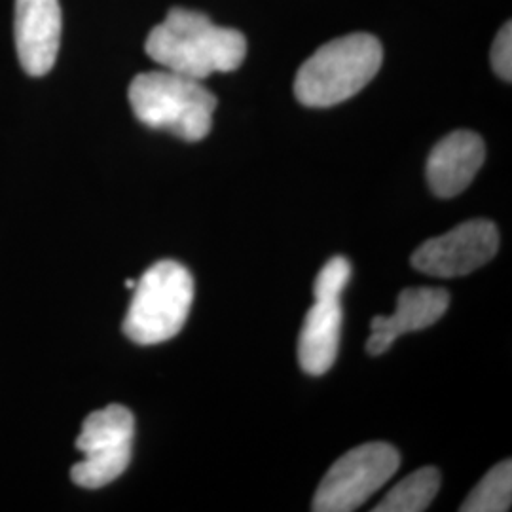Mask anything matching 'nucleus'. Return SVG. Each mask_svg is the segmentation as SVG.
Returning a JSON list of instances; mask_svg holds the SVG:
<instances>
[{
  "instance_id": "obj_12",
  "label": "nucleus",
  "mask_w": 512,
  "mask_h": 512,
  "mask_svg": "<svg viewBox=\"0 0 512 512\" xmlns=\"http://www.w3.org/2000/svg\"><path fill=\"white\" fill-rule=\"evenodd\" d=\"M440 471L435 467H421L406 476L389 494L385 495L374 512L427 511L440 490Z\"/></svg>"
},
{
  "instance_id": "obj_8",
  "label": "nucleus",
  "mask_w": 512,
  "mask_h": 512,
  "mask_svg": "<svg viewBox=\"0 0 512 512\" xmlns=\"http://www.w3.org/2000/svg\"><path fill=\"white\" fill-rule=\"evenodd\" d=\"M499 249V230L494 222L469 220L429 239L412 255V266L433 277H463L488 264Z\"/></svg>"
},
{
  "instance_id": "obj_14",
  "label": "nucleus",
  "mask_w": 512,
  "mask_h": 512,
  "mask_svg": "<svg viewBox=\"0 0 512 512\" xmlns=\"http://www.w3.org/2000/svg\"><path fill=\"white\" fill-rule=\"evenodd\" d=\"M492 65L495 73L503 80L511 82L512 78V33L511 23H507L499 35L495 37L494 48H492Z\"/></svg>"
},
{
  "instance_id": "obj_10",
  "label": "nucleus",
  "mask_w": 512,
  "mask_h": 512,
  "mask_svg": "<svg viewBox=\"0 0 512 512\" xmlns=\"http://www.w3.org/2000/svg\"><path fill=\"white\" fill-rule=\"evenodd\" d=\"M486 147L473 131H454L440 139L427 160V181L435 196L454 198L473 183L484 164Z\"/></svg>"
},
{
  "instance_id": "obj_1",
  "label": "nucleus",
  "mask_w": 512,
  "mask_h": 512,
  "mask_svg": "<svg viewBox=\"0 0 512 512\" xmlns=\"http://www.w3.org/2000/svg\"><path fill=\"white\" fill-rule=\"evenodd\" d=\"M145 48L165 71L205 80L236 71L247 55V40L238 29L215 25L202 12L173 8L150 31Z\"/></svg>"
},
{
  "instance_id": "obj_9",
  "label": "nucleus",
  "mask_w": 512,
  "mask_h": 512,
  "mask_svg": "<svg viewBox=\"0 0 512 512\" xmlns=\"http://www.w3.org/2000/svg\"><path fill=\"white\" fill-rule=\"evenodd\" d=\"M61 29L59 0H16V50L21 67L29 76H44L54 69Z\"/></svg>"
},
{
  "instance_id": "obj_6",
  "label": "nucleus",
  "mask_w": 512,
  "mask_h": 512,
  "mask_svg": "<svg viewBox=\"0 0 512 512\" xmlns=\"http://www.w3.org/2000/svg\"><path fill=\"white\" fill-rule=\"evenodd\" d=\"M401 467L399 452L387 442H366L344 454L321 480L311 509L315 512L357 511L384 488Z\"/></svg>"
},
{
  "instance_id": "obj_13",
  "label": "nucleus",
  "mask_w": 512,
  "mask_h": 512,
  "mask_svg": "<svg viewBox=\"0 0 512 512\" xmlns=\"http://www.w3.org/2000/svg\"><path fill=\"white\" fill-rule=\"evenodd\" d=\"M512 463H497L461 505V512H505L511 509Z\"/></svg>"
},
{
  "instance_id": "obj_15",
  "label": "nucleus",
  "mask_w": 512,
  "mask_h": 512,
  "mask_svg": "<svg viewBox=\"0 0 512 512\" xmlns=\"http://www.w3.org/2000/svg\"><path fill=\"white\" fill-rule=\"evenodd\" d=\"M135 285H137V281H135V279H128V281H126V287H128V289H131V291L135 289Z\"/></svg>"
},
{
  "instance_id": "obj_5",
  "label": "nucleus",
  "mask_w": 512,
  "mask_h": 512,
  "mask_svg": "<svg viewBox=\"0 0 512 512\" xmlns=\"http://www.w3.org/2000/svg\"><path fill=\"white\" fill-rule=\"evenodd\" d=\"M135 437V418L122 404L92 412L76 439L84 459L71 469L74 484L86 490L103 488L126 473Z\"/></svg>"
},
{
  "instance_id": "obj_7",
  "label": "nucleus",
  "mask_w": 512,
  "mask_h": 512,
  "mask_svg": "<svg viewBox=\"0 0 512 512\" xmlns=\"http://www.w3.org/2000/svg\"><path fill=\"white\" fill-rule=\"evenodd\" d=\"M349 279L351 264L344 256L330 258L315 279V302L304 319L298 338V361L302 370L311 376L329 372L338 357L342 332L340 298Z\"/></svg>"
},
{
  "instance_id": "obj_2",
  "label": "nucleus",
  "mask_w": 512,
  "mask_h": 512,
  "mask_svg": "<svg viewBox=\"0 0 512 512\" xmlns=\"http://www.w3.org/2000/svg\"><path fill=\"white\" fill-rule=\"evenodd\" d=\"M384 61L380 40L366 33L336 38L321 46L300 67L294 80L296 99L313 109L344 103L361 92Z\"/></svg>"
},
{
  "instance_id": "obj_11",
  "label": "nucleus",
  "mask_w": 512,
  "mask_h": 512,
  "mask_svg": "<svg viewBox=\"0 0 512 512\" xmlns=\"http://www.w3.org/2000/svg\"><path fill=\"white\" fill-rule=\"evenodd\" d=\"M450 294L444 289L416 287L404 289L397 300V310L393 315H378L372 319L370 338L366 349L370 355H382L393 346V342L406 332L427 329L435 325L448 311Z\"/></svg>"
},
{
  "instance_id": "obj_3",
  "label": "nucleus",
  "mask_w": 512,
  "mask_h": 512,
  "mask_svg": "<svg viewBox=\"0 0 512 512\" xmlns=\"http://www.w3.org/2000/svg\"><path fill=\"white\" fill-rule=\"evenodd\" d=\"M129 103L148 128L171 131L190 143L209 135L217 109V97L202 80L165 69L137 74L129 86Z\"/></svg>"
},
{
  "instance_id": "obj_4",
  "label": "nucleus",
  "mask_w": 512,
  "mask_h": 512,
  "mask_svg": "<svg viewBox=\"0 0 512 512\" xmlns=\"http://www.w3.org/2000/svg\"><path fill=\"white\" fill-rule=\"evenodd\" d=\"M192 300L194 279L190 272L175 260H160L133 289L124 334L141 346L167 342L183 330Z\"/></svg>"
}]
</instances>
